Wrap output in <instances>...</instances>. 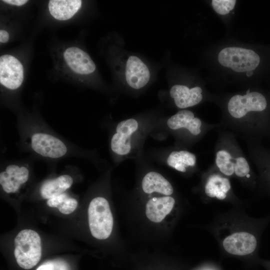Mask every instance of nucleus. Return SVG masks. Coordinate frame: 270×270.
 <instances>
[{
	"label": "nucleus",
	"mask_w": 270,
	"mask_h": 270,
	"mask_svg": "<svg viewBox=\"0 0 270 270\" xmlns=\"http://www.w3.org/2000/svg\"><path fill=\"white\" fill-rule=\"evenodd\" d=\"M9 39V34L8 32L4 30H0V42L1 43L6 42Z\"/></svg>",
	"instance_id": "a878e982"
},
{
	"label": "nucleus",
	"mask_w": 270,
	"mask_h": 270,
	"mask_svg": "<svg viewBox=\"0 0 270 270\" xmlns=\"http://www.w3.org/2000/svg\"><path fill=\"white\" fill-rule=\"evenodd\" d=\"M31 147L36 154L46 158H58L67 152L66 144L58 138L44 132H38L31 136Z\"/></svg>",
	"instance_id": "423d86ee"
},
{
	"label": "nucleus",
	"mask_w": 270,
	"mask_h": 270,
	"mask_svg": "<svg viewBox=\"0 0 270 270\" xmlns=\"http://www.w3.org/2000/svg\"><path fill=\"white\" fill-rule=\"evenodd\" d=\"M126 78L131 88L138 90L148 82L150 72L148 66L140 58L132 56L129 57L126 62Z\"/></svg>",
	"instance_id": "9b49d317"
},
{
	"label": "nucleus",
	"mask_w": 270,
	"mask_h": 270,
	"mask_svg": "<svg viewBox=\"0 0 270 270\" xmlns=\"http://www.w3.org/2000/svg\"><path fill=\"white\" fill-rule=\"evenodd\" d=\"M88 224L92 236L98 240L107 238L111 234L114 220L108 200L94 198L88 208Z\"/></svg>",
	"instance_id": "f03ea898"
},
{
	"label": "nucleus",
	"mask_w": 270,
	"mask_h": 270,
	"mask_svg": "<svg viewBox=\"0 0 270 270\" xmlns=\"http://www.w3.org/2000/svg\"><path fill=\"white\" fill-rule=\"evenodd\" d=\"M36 270H70V268L66 262L58 260L45 262Z\"/></svg>",
	"instance_id": "5701e85b"
},
{
	"label": "nucleus",
	"mask_w": 270,
	"mask_h": 270,
	"mask_svg": "<svg viewBox=\"0 0 270 270\" xmlns=\"http://www.w3.org/2000/svg\"><path fill=\"white\" fill-rule=\"evenodd\" d=\"M142 188L146 194L157 192L170 196L174 192L170 183L160 174L156 172L147 173L142 180Z\"/></svg>",
	"instance_id": "dca6fc26"
},
{
	"label": "nucleus",
	"mask_w": 270,
	"mask_h": 270,
	"mask_svg": "<svg viewBox=\"0 0 270 270\" xmlns=\"http://www.w3.org/2000/svg\"><path fill=\"white\" fill-rule=\"evenodd\" d=\"M256 244L255 236L244 232L233 233L223 241L224 249L228 253L237 256H244L252 253L256 250Z\"/></svg>",
	"instance_id": "6e6552de"
},
{
	"label": "nucleus",
	"mask_w": 270,
	"mask_h": 270,
	"mask_svg": "<svg viewBox=\"0 0 270 270\" xmlns=\"http://www.w3.org/2000/svg\"><path fill=\"white\" fill-rule=\"evenodd\" d=\"M174 199L170 196L153 198L146 203V213L147 218L154 222H162L172 210Z\"/></svg>",
	"instance_id": "ddd939ff"
},
{
	"label": "nucleus",
	"mask_w": 270,
	"mask_h": 270,
	"mask_svg": "<svg viewBox=\"0 0 270 270\" xmlns=\"http://www.w3.org/2000/svg\"><path fill=\"white\" fill-rule=\"evenodd\" d=\"M138 123L134 118H128L120 122L112 138L110 148L112 152L119 156L128 154L132 148V137L138 128Z\"/></svg>",
	"instance_id": "39448f33"
},
{
	"label": "nucleus",
	"mask_w": 270,
	"mask_h": 270,
	"mask_svg": "<svg viewBox=\"0 0 270 270\" xmlns=\"http://www.w3.org/2000/svg\"><path fill=\"white\" fill-rule=\"evenodd\" d=\"M64 58L67 65L76 74H88L96 70V65L90 56L77 47L66 48Z\"/></svg>",
	"instance_id": "9d476101"
},
{
	"label": "nucleus",
	"mask_w": 270,
	"mask_h": 270,
	"mask_svg": "<svg viewBox=\"0 0 270 270\" xmlns=\"http://www.w3.org/2000/svg\"><path fill=\"white\" fill-rule=\"evenodd\" d=\"M236 3L235 0H212V4L214 10L218 14H228L233 10Z\"/></svg>",
	"instance_id": "4be33fe9"
},
{
	"label": "nucleus",
	"mask_w": 270,
	"mask_h": 270,
	"mask_svg": "<svg viewBox=\"0 0 270 270\" xmlns=\"http://www.w3.org/2000/svg\"><path fill=\"white\" fill-rule=\"evenodd\" d=\"M72 183L73 180L70 176H60L45 182L40 188V195L42 198L48 200L64 192L70 188Z\"/></svg>",
	"instance_id": "f3484780"
},
{
	"label": "nucleus",
	"mask_w": 270,
	"mask_h": 270,
	"mask_svg": "<svg viewBox=\"0 0 270 270\" xmlns=\"http://www.w3.org/2000/svg\"><path fill=\"white\" fill-rule=\"evenodd\" d=\"M24 80V68L15 57L4 54L0 57V82L10 90L18 88Z\"/></svg>",
	"instance_id": "0eeeda50"
},
{
	"label": "nucleus",
	"mask_w": 270,
	"mask_h": 270,
	"mask_svg": "<svg viewBox=\"0 0 270 270\" xmlns=\"http://www.w3.org/2000/svg\"><path fill=\"white\" fill-rule=\"evenodd\" d=\"M168 127L173 130L185 128L192 134L196 136L200 134L202 122L195 118L192 112L182 110L170 118L166 122Z\"/></svg>",
	"instance_id": "4468645a"
},
{
	"label": "nucleus",
	"mask_w": 270,
	"mask_h": 270,
	"mask_svg": "<svg viewBox=\"0 0 270 270\" xmlns=\"http://www.w3.org/2000/svg\"><path fill=\"white\" fill-rule=\"evenodd\" d=\"M46 204L52 208H56L59 211L65 214L72 213L76 209L77 200L66 192L48 200Z\"/></svg>",
	"instance_id": "aec40b11"
},
{
	"label": "nucleus",
	"mask_w": 270,
	"mask_h": 270,
	"mask_svg": "<svg viewBox=\"0 0 270 270\" xmlns=\"http://www.w3.org/2000/svg\"><path fill=\"white\" fill-rule=\"evenodd\" d=\"M267 106L265 97L260 93L254 92L245 95L233 96L228 104L230 114L234 118H240L250 112H261Z\"/></svg>",
	"instance_id": "20e7f679"
},
{
	"label": "nucleus",
	"mask_w": 270,
	"mask_h": 270,
	"mask_svg": "<svg viewBox=\"0 0 270 270\" xmlns=\"http://www.w3.org/2000/svg\"><path fill=\"white\" fill-rule=\"evenodd\" d=\"M253 74V71H249L246 72V76H251Z\"/></svg>",
	"instance_id": "bb28decb"
},
{
	"label": "nucleus",
	"mask_w": 270,
	"mask_h": 270,
	"mask_svg": "<svg viewBox=\"0 0 270 270\" xmlns=\"http://www.w3.org/2000/svg\"><path fill=\"white\" fill-rule=\"evenodd\" d=\"M14 254L18 265L22 268H32L42 256L41 240L39 234L32 230H21L14 241Z\"/></svg>",
	"instance_id": "f257e3e1"
},
{
	"label": "nucleus",
	"mask_w": 270,
	"mask_h": 270,
	"mask_svg": "<svg viewBox=\"0 0 270 270\" xmlns=\"http://www.w3.org/2000/svg\"><path fill=\"white\" fill-rule=\"evenodd\" d=\"M2 2H5L6 4L13 5V6H22V5L25 4L28 0H2Z\"/></svg>",
	"instance_id": "393cba45"
},
{
	"label": "nucleus",
	"mask_w": 270,
	"mask_h": 270,
	"mask_svg": "<svg viewBox=\"0 0 270 270\" xmlns=\"http://www.w3.org/2000/svg\"><path fill=\"white\" fill-rule=\"evenodd\" d=\"M202 90L199 86L189 88L188 86L176 84L170 90V95L176 105L184 108L198 104L202 100Z\"/></svg>",
	"instance_id": "f8f14e48"
},
{
	"label": "nucleus",
	"mask_w": 270,
	"mask_h": 270,
	"mask_svg": "<svg viewBox=\"0 0 270 270\" xmlns=\"http://www.w3.org/2000/svg\"><path fill=\"white\" fill-rule=\"evenodd\" d=\"M230 182L227 178L218 174L209 176L205 186V192L210 198L216 197L219 200H224L230 189Z\"/></svg>",
	"instance_id": "a211bd4d"
},
{
	"label": "nucleus",
	"mask_w": 270,
	"mask_h": 270,
	"mask_svg": "<svg viewBox=\"0 0 270 270\" xmlns=\"http://www.w3.org/2000/svg\"><path fill=\"white\" fill-rule=\"evenodd\" d=\"M196 162L195 155L186 150L173 151L166 160L170 166L181 172H186V167L193 166Z\"/></svg>",
	"instance_id": "6ab92c4d"
},
{
	"label": "nucleus",
	"mask_w": 270,
	"mask_h": 270,
	"mask_svg": "<svg viewBox=\"0 0 270 270\" xmlns=\"http://www.w3.org/2000/svg\"><path fill=\"white\" fill-rule=\"evenodd\" d=\"M230 153L221 150L216 153V162L220 171L226 176H231L234 172V163L232 162Z\"/></svg>",
	"instance_id": "412c9836"
},
{
	"label": "nucleus",
	"mask_w": 270,
	"mask_h": 270,
	"mask_svg": "<svg viewBox=\"0 0 270 270\" xmlns=\"http://www.w3.org/2000/svg\"><path fill=\"white\" fill-rule=\"evenodd\" d=\"M222 66L238 72L252 71L258 66L260 58L254 50L238 47H228L222 49L218 55Z\"/></svg>",
	"instance_id": "7ed1b4c3"
},
{
	"label": "nucleus",
	"mask_w": 270,
	"mask_h": 270,
	"mask_svg": "<svg viewBox=\"0 0 270 270\" xmlns=\"http://www.w3.org/2000/svg\"><path fill=\"white\" fill-rule=\"evenodd\" d=\"M234 172L240 177H244L248 174L250 166L248 162L244 157H239L236 160Z\"/></svg>",
	"instance_id": "b1692460"
},
{
	"label": "nucleus",
	"mask_w": 270,
	"mask_h": 270,
	"mask_svg": "<svg viewBox=\"0 0 270 270\" xmlns=\"http://www.w3.org/2000/svg\"><path fill=\"white\" fill-rule=\"evenodd\" d=\"M82 1L80 0H51L48 10L55 19L66 20L72 18L80 9Z\"/></svg>",
	"instance_id": "2eb2a0df"
},
{
	"label": "nucleus",
	"mask_w": 270,
	"mask_h": 270,
	"mask_svg": "<svg viewBox=\"0 0 270 270\" xmlns=\"http://www.w3.org/2000/svg\"><path fill=\"white\" fill-rule=\"evenodd\" d=\"M29 177L28 168L22 166L10 164L0 174V184L8 194L14 193L26 182Z\"/></svg>",
	"instance_id": "1a4fd4ad"
}]
</instances>
